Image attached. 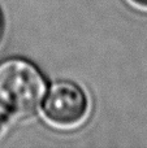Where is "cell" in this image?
Segmentation results:
<instances>
[{"mask_svg": "<svg viewBox=\"0 0 147 148\" xmlns=\"http://www.w3.org/2000/svg\"><path fill=\"white\" fill-rule=\"evenodd\" d=\"M41 107L46 122L61 130L83 125L91 109L85 90L72 81L54 82L47 88Z\"/></svg>", "mask_w": 147, "mask_h": 148, "instance_id": "2", "label": "cell"}, {"mask_svg": "<svg viewBox=\"0 0 147 148\" xmlns=\"http://www.w3.org/2000/svg\"><path fill=\"white\" fill-rule=\"evenodd\" d=\"M3 26H4V23H3V14H1V10H0V38H1V34H3Z\"/></svg>", "mask_w": 147, "mask_h": 148, "instance_id": "4", "label": "cell"}, {"mask_svg": "<svg viewBox=\"0 0 147 148\" xmlns=\"http://www.w3.org/2000/svg\"><path fill=\"white\" fill-rule=\"evenodd\" d=\"M129 1L132 3L133 5H135V7L147 10V0H129Z\"/></svg>", "mask_w": 147, "mask_h": 148, "instance_id": "3", "label": "cell"}, {"mask_svg": "<svg viewBox=\"0 0 147 148\" xmlns=\"http://www.w3.org/2000/svg\"><path fill=\"white\" fill-rule=\"evenodd\" d=\"M47 79L33 61L13 56L0 61V107L13 117H29L42 105Z\"/></svg>", "mask_w": 147, "mask_h": 148, "instance_id": "1", "label": "cell"}]
</instances>
